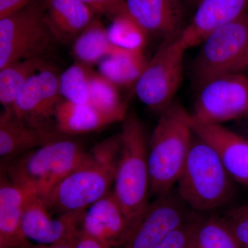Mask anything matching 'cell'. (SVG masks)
<instances>
[{"label":"cell","mask_w":248,"mask_h":248,"mask_svg":"<svg viewBox=\"0 0 248 248\" xmlns=\"http://www.w3.org/2000/svg\"><path fill=\"white\" fill-rule=\"evenodd\" d=\"M120 133L96 143L84 163L43 197L49 211H83L110 192L120 159Z\"/></svg>","instance_id":"6da1fadb"},{"label":"cell","mask_w":248,"mask_h":248,"mask_svg":"<svg viewBox=\"0 0 248 248\" xmlns=\"http://www.w3.org/2000/svg\"><path fill=\"white\" fill-rule=\"evenodd\" d=\"M121 152L113 192L130 225L138 224L149 206V138L135 112H128L120 132Z\"/></svg>","instance_id":"7a4b0ae2"},{"label":"cell","mask_w":248,"mask_h":248,"mask_svg":"<svg viewBox=\"0 0 248 248\" xmlns=\"http://www.w3.org/2000/svg\"><path fill=\"white\" fill-rule=\"evenodd\" d=\"M187 114L176 102L160 114L149 138L150 197L172 190L181 177L193 138Z\"/></svg>","instance_id":"3957f363"},{"label":"cell","mask_w":248,"mask_h":248,"mask_svg":"<svg viewBox=\"0 0 248 248\" xmlns=\"http://www.w3.org/2000/svg\"><path fill=\"white\" fill-rule=\"evenodd\" d=\"M88 155L78 142L64 138L20 155L4 170L15 184L43 198L81 166Z\"/></svg>","instance_id":"277c9868"},{"label":"cell","mask_w":248,"mask_h":248,"mask_svg":"<svg viewBox=\"0 0 248 248\" xmlns=\"http://www.w3.org/2000/svg\"><path fill=\"white\" fill-rule=\"evenodd\" d=\"M232 178L210 145L193 133L188 156L178 181V193L197 213L226 205L234 193Z\"/></svg>","instance_id":"5b68a950"},{"label":"cell","mask_w":248,"mask_h":248,"mask_svg":"<svg viewBox=\"0 0 248 248\" xmlns=\"http://www.w3.org/2000/svg\"><path fill=\"white\" fill-rule=\"evenodd\" d=\"M59 44L47 20L44 0L0 19V69L22 60L50 61Z\"/></svg>","instance_id":"8992f818"},{"label":"cell","mask_w":248,"mask_h":248,"mask_svg":"<svg viewBox=\"0 0 248 248\" xmlns=\"http://www.w3.org/2000/svg\"><path fill=\"white\" fill-rule=\"evenodd\" d=\"M248 12L210 32L201 44L192 63L193 78L199 87L217 77L248 69Z\"/></svg>","instance_id":"52a82bcc"},{"label":"cell","mask_w":248,"mask_h":248,"mask_svg":"<svg viewBox=\"0 0 248 248\" xmlns=\"http://www.w3.org/2000/svg\"><path fill=\"white\" fill-rule=\"evenodd\" d=\"M186 50L178 37L164 40L135 84V94L153 112L161 114L174 102L184 78Z\"/></svg>","instance_id":"ba28073f"},{"label":"cell","mask_w":248,"mask_h":248,"mask_svg":"<svg viewBox=\"0 0 248 248\" xmlns=\"http://www.w3.org/2000/svg\"><path fill=\"white\" fill-rule=\"evenodd\" d=\"M60 76L53 66L47 67L29 79L11 107L15 117L51 141L64 138L55 125L57 109L63 100Z\"/></svg>","instance_id":"9c48e42d"},{"label":"cell","mask_w":248,"mask_h":248,"mask_svg":"<svg viewBox=\"0 0 248 248\" xmlns=\"http://www.w3.org/2000/svg\"><path fill=\"white\" fill-rule=\"evenodd\" d=\"M193 113L204 123L248 119V78L241 73L217 77L200 86Z\"/></svg>","instance_id":"30bf717a"},{"label":"cell","mask_w":248,"mask_h":248,"mask_svg":"<svg viewBox=\"0 0 248 248\" xmlns=\"http://www.w3.org/2000/svg\"><path fill=\"white\" fill-rule=\"evenodd\" d=\"M192 212L173 188L155 197L124 244L117 248H155L184 224Z\"/></svg>","instance_id":"8fae6325"},{"label":"cell","mask_w":248,"mask_h":248,"mask_svg":"<svg viewBox=\"0 0 248 248\" xmlns=\"http://www.w3.org/2000/svg\"><path fill=\"white\" fill-rule=\"evenodd\" d=\"M85 212H70L52 218L43 199L27 192L23 233L29 242L37 246L73 243L81 231Z\"/></svg>","instance_id":"7c38bea8"},{"label":"cell","mask_w":248,"mask_h":248,"mask_svg":"<svg viewBox=\"0 0 248 248\" xmlns=\"http://www.w3.org/2000/svg\"><path fill=\"white\" fill-rule=\"evenodd\" d=\"M187 123L196 136L210 145L234 180L248 185V140L221 124H208L187 114Z\"/></svg>","instance_id":"4fadbf2b"},{"label":"cell","mask_w":248,"mask_h":248,"mask_svg":"<svg viewBox=\"0 0 248 248\" xmlns=\"http://www.w3.org/2000/svg\"><path fill=\"white\" fill-rule=\"evenodd\" d=\"M132 19L148 35L173 40L181 35L184 26L182 0H125Z\"/></svg>","instance_id":"5bb4252c"},{"label":"cell","mask_w":248,"mask_h":248,"mask_svg":"<svg viewBox=\"0 0 248 248\" xmlns=\"http://www.w3.org/2000/svg\"><path fill=\"white\" fill-rule=\"evenodd\" d=\"M197 4L192 20L178 37L186 50L200 45L210 32L248 11V0H200Z\"/></svg>","instance_id":"9a60e30c"},{"label":"cell","mask_w":248,"mask_h":248,"mask_svg":"<svg viewBox=\"0 0 248 248\" xmlns=\"http://www.w3.org/2000/svg\"><path fill=\"white\" fill-rule=\"evenodd\" d=\"M81 231L110 248L124 244L130 225L112 190L86 210Z\"/></svg>","instance_id":"2e32d148"},{"label":"cell","mask_w":248,"mask_h":248,"mask_svg":"<svg viewBox=\"0 0 248 248\" xmlns=\"http://www.w3.org/2000/svg\"><path fill=\"white\" fill-rule=\"evenodd\" d=\"M0 182V248H35L22 231L27 191L11 182L4 170Z\"/></svg>","instance_id":"e0dca14e"},{"label":"cell","mask_w":248,"mask_h":248,"mask_svg":"<svg viewBox=\"0 0 248 248\" xmlns=\"http://www.w3.org/2000/svg\"><path fill=\"white\" fill-rule=\"evenodd\" d=\"M47 20L59 42L73 45L96 17L81 0H44Z\"/></svg>","instance_id":"ac0fdd59"},{"label":"cell","mask_w":248,"mask_h":248,"mask_svg":"<svg viewBox=\"0 0 248 248\" xmlns=\"http://www.w3.org/2000/svg\"><path fill=\"white\" fill-rule=\"evenodd\" d=\"M50 139L16 118L11 108L0 116V156L3 165L51 142Z\"/></svg>","instance_id":"d6986e66"},{"label":"cell","mask_w":248,"mask_h":248,"mask_svg":"<svg viewBox=\"0 0 248 248\" xmlns=\"http://www.w3.org/2000/svg\"><path fill=\"white\" fill-rule=\"evenodd\" d=\"M115 116L98 110L89 104H75L63 100L57 109L55 125L63 137L99 131L117 122Z\"/></svg>","instance_id":"ffe728a7"},{"label":"cell","mask_w":248,"mask_h":248,"mask_svg":"<svg viewBox=\"0 0 248 248\" xmlns=\"http://www.w3.org/2000/svg\"><path fill=\"white\" fill-rule=\"evenodd\" d=\"M119 48L109 40L107 28L100 18L95 17L74 41L71 53L76 62L91 67L116 53Z\"/></svg>","instance_id":"44dd1931"},{"label":"cell","mask_w":248,"mask_h":248,"mask_svg":"<svg viewBox=\"0 0 248 248\" xmlns=\"http://www.w3.org/2000/svg\"><path fill=\"white\" fill-rule=\"evenodd\" d=\"M148 62L143 50L120 48L98 63V72L119 87L135 86Z\"/></svg>","instance_id":"7402d4cb"},{"label":"cell","mask_w":248,"mask_h":248,"mask_svg":"<svg viewBox=\"0 0 248 248\" xmlns=\"http://www.w3.org/2000/svg\"><path fill=\"white\" fill-rule=\"evenodd\" d=\"M43 59L22 60L0 69V103L4 109L12 107L18 94L36 73L51 66Z\"/></svg>","instance_id":"603a6c76"},{"label":"cell","mask_w":248,"mask_h":248,"mask_svg":"<svg viewBox=\"0 0 248 248\" xmlns=\"http://www.w3.org/2000/svg\"><path fill=\"white\" fill-rule=\"evenodd\" d=\"M119 88L99 72L91 69L88 104L123 122L128 113V104L121 97Z\"/></svg>","instance_id":"cb8c5ba5"},{"label":"cell","mask_w":248,"mask_h":248,"mask_svg":"<svg viewBox=\"0 0 248 248\" xmlns=\"http://www.w3.org/2000/svg\"><path fill=\"white\" fill-rule=\"evenodd\" d=\"M195 248H243L224 217H203L199 226Z\"/></svg>","instance_id":"d4e9b609"},{"label":"cell","mask_w":248,"mask_h":248,"mask_svg":"<svg viewBox=\"0 0 248 248\" xmlns=\"http://www.w3.org/2000/svg\"><path fill=\"white\" fill-rule=\"evenodd\" d=\"M91 66L75 62L60 76V91L63 100L75 104H88Z\"/></svg>","instance_id":"484cf974"},{"label":"cell","mask_w":248,"mask_h":248,"mask_svg":"<svg viewBox=\"0 0 248 248\" xmlns=\"http://www.w3.org/2000/svg\"><path fill=\"white\" fill-rule=\"evenodd\" d=\"M108 36L112 45L130 50H144L148 34L130 16H121L111 20Z\"/></svg>","instance_id":"4316f807"},{"label":"cell","mask_w":248,"mask_h":248,"mask_svg":"<svg viewBox=\"0 0 248 248\" xmlns=\"http://www.w3.org/2000/svg\"><path fill=\"white\" fill-rule=\"evenodd\" d=\"M193 211L187 221L171 232L155 248H195L199 226L204 217Z\"/></svg>","instance_id":"83f0119b"},{"label":"cell","mask_w":248,"mask_h":248,"mask_svg":"<svg viewBox=\"0 0 248 248\" xmlns=\"http://www.w3.org/2000/svg\"><path fill=\"white\" fill-rule=\"evenodd\" d=\"M223 217L243 248H248V203L228 210Z\"/></svg>","instance_id":"f1b7e54d"},{"label":"cell","mask_w":248,"mask_h":248,"mask_svg":"<svg viewBox=\"0 0 248 248\" xmlns=\"http://www.w3.org/2000/svg\"><path fill=\"white\" fill-rule=\"evenodd\" d=\"M93 12L104 16L110 20L121 16H130L125 0H81Z\"/></svg>","instance_id":"f546056e"},{"label":"cell","mask_w":248,"mask_h":248,"mask_svg":"<svg viewBox=\"0 0 248 248\" xmlns=\"http://www.w3.org/2000/svg\"><path fill=\"white\" fill-rule=\"evenodd\" d=\"M35 0H0V19L26 7Z\"/></svg>","instance_id":"4dcf8cb0"},{"label":"cell","mask_w":248,"mask_h":248,"mask_svg":"<svg viewBox=\"0 0 248 248\" xmlns=\"http://www.w3.org/2000/svg\"><path fill=\"white\" fill-rule=\"evenodd\" d=\"M75 248H110L92 236L80 231L74 241Z\"/></svg>","instance_id":"1f68e13d"},{"label":"cell","mask_w":248,"mask_h":248,"mask_svg":"<svg viewBox=\"0 0 248 248\" xmlns=\"http://www.w3.org/2000/svg\"><path fill=\"white\" fill-rule=\"evenodd\" d=\"M34 248H75L74 242L73 243H64V244H60L56 245H52V246H37L36 245Z\"/></svg>","instance_id":"d6a6232c"},{"label":"cell","mask_w":248,"mask_h":248,"mask_svg":"<svg viewBox=\"0 0 248 248\" xmlns=\"http://www.w3.org/2000/svg\"><path fill=\"white\" fill-rule=\"evenodd\" d=\"M243 128H244V131L246 132L248 136V119L245 120V122L242 124Z\"/></svg>","instance_id":"836d02e7"},{"label":"cell","mask_w":248,"mask_h":248,"mask_svg":"<svg viewBox=\"0 0 248 248\" xmlns=\"http://www.w3.org/2000/svg\"><path fill=\"white\" fill-rule=\"evenodd\" d=\"M187 1H190V2L197 3V4H198V3L200 2V0H187Z\"/></svg>","instance_id":"e575fe53"},{"label":"cell","mask_w":248,"mask_h":248,"mask_svg":"<svg viewBox=\"0 0 248 248\" xmlns=\"http://www.w3.org/2000/svg\"><path fill=\"white\" fill-rule=\"evenodd\" d=\"M248 140V136L247 137Z\"/></svg>","instance_id":"d590c367"},{"label":"cell","mask_w":248,"mask_h":248,"mask_svg":"<svg viewBox=\"0 0 248 248\" xmlns=\"http://www.w3.org/2000/svg\"></svg>","instance_id":"8d00e7d4"}]
</instances>
